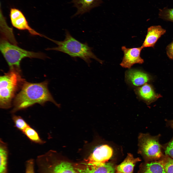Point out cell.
<instances>
[{"label": "cell", "mask_w": 173, "mask_h": 173, "mask_svg": "<svg viewBox=\"0 0 173 173\" xmlns=\"http://www.w3.org/2000/svg\"><path fill=\"white\" fill-rule=\"evenodd\" d=\"M48 84L47 81L35 83L25 81L20 91L15 97L11 113L13 114L36 103L43 105L48 101L60 107V104L55 100L49 91Z\"/></svg>", "instance_id": "cell-1"}, {"label": "cell", "mask_w": 173, "mask_h": 173, "mask_svg": "<svg viewBox=\"0 0 173 173\" xmlns=\"http://www.w3.org/2000/svg\"><path fill=\"white\" fill-rule=\"evenodd\" d=\"M65 31V38L62 41H57L46 37V38L57 45L56 47L47 48V50L61 52L73 58H79L88 65L91 62V59H94L102 64V61L96 57L93 52L92 48L86 43H82L76 40L67 30H66Z\"/></svg>", "instance_id": "cell-2"}, {"label": "cell", "mask_w": 173, "mask_h": 173, "mask_svg": "<svg viewBox=\"0 0 173 173\" xmlns=\"http://www.w3.org/2000/svg\"><path fill=\"white\" fill-rule=\"evenodd\" d=\"M10 68L8 72L0 76V107L3 109L11 107L16 93L25 81L21 76L20 68Z\"/></svg>", "instance_id": "cell-3"}, {"label": "cell", "mask_w": 173, "mask_h": 173, "mask_svg": "<svg viewBox=\"0 0 173 173\" xmlns=\"http://www.w3.org/2000/svg\"><path fill=\"white\" fill-rule=\"evenodd\" d=\"M57 156L50 150L37 156L35 160L37 173H78L71 163L60 160Z\"/></svg>", "instance_id": "cell-4"}, {"label": "cell", "mask_w": 173, "mask_h": 173, "mask_svg": "<svg viewBox=\"0 0 173 173\" xmlns=\"http://www.w3.org/2000/svg\"><path fill=\"white\" fill-rule=\"evenodd\" d=\"M2 34L0 39V50L10 68H20V62L25 58L43 59L46 57L42 53L30 51L20 48L10 42L4 35Z\"/></svg>", "instance_id": "cell-5"}, {"label": "cell", "mask_w": 173, "mask_h": 173, "mask_svg": "<svg viewBox=\"0 0 173 173\" xmlns=\"http://www.w3.org/2000/svg\"><path fill=\"white\" fill-rule=\"evenodd\" d=\"M160 134L152 136L148 133H140L138 137V153L146 162L159 160L165 156L162 145L160 142Z\"/></svg>", "instance_id": "cell-6"}, {"label": "cell", "mask_w": 173, "mask_h": 173, "mask_svg": "<svg viewBox=\"0 0 173 173\" xmlns=\"http://www.w3.org/2000/svg\"><path fill=\"white\" fill-rule=\"evenodd\" d=\"M113 153V148L109 145H99L95 147L85 162L93 164L106 163L112 157Z\"/></svg>", "instance_id": "cell-7"}, {"label": "cell", "mask_w": 173, "mask_h": 173, "mask_svg": "<svg viewBox=\"0 0 173 173\" xmlns=\"http://www.w3.org/2000/svg\"><path fill=\"white\" fill-rule=\"evenodd\" d=\"M9 15L11 24L14 27L19 30H27L33 35L44 36L29 26L24 15L19 9L15 8H11Z\"/></svg>", "instance_id": "cell-8"}, {"label": "cell", "mask_w": 173, "mask_h": 173, "mask_svg": "<svg viewBox=\"0 0 173 173\" xmlns=\"http://www.w3.org/2000/svg\"><path fill=\"white\" fill-rule=\"evenodd\" d=\"M143 48L142 46L128 48L123 46L122 49L124 53V56L120 65L123 68H130L135 64L142 63L144 60L141 57L140 54Z\"/></svg>", "instance_id": "cell-9"}, {"label": "cell", "mask_w": 173, "mask_h": 173, "mask_svg": "<svg viewBox=\"0 0 173 173\" xmlns=\"http://www.w3.org/2000/svg\"><path fill=\"white\" fill-rule=\"evenodd\" d=\"M76 165L75 167L78 173H115V167L111 162L93 164L85 162Z\"/></svg>", "instance_id": "cell-10"}, {"label": "cell", "mask_w": 173, "mask_h": 173, "mask_svg": "<svg viewBox=\"0 0 173 173\" xmlns=\"http://www.w3.org/2000/svg\"><path fill=\"white\" fill-rule=\"evenodd\" d=\"M125 79L128 84L133 86L137 87L146 83L150 78L148 74L142 71L131 69L126 71Z\"/></svg>", "instance_id": "cell-11"}, {"label": "cell", "mask_w": 173, "mask_h": 173, "mask_svg": "<svg viewBox=\"0 0 173 173\" xmlns=\"http://www.w3.org/2000/svg\"><path fill=\"white\" fill-rule=\"evenodd\" d=\"M166 31L165 29L159 25L150 27L148 29L147 35L141 46L143 48L154 47L158 39Z\"/></svg>", "instance_id": "cell-12"}, {"label": "cell", "mask_w": 173, "mask_h": 173, "mask_svg": "<svg viewBox=\"0 0 173 173\" xmlns=\"http://www.w3.org/2000/svg\"><path fill=\"white\" fill-rule=\"evenodd\" d=\"M71 3L77 10L72 17L89 12L93 9L99 6L102 3V0H72Z\"/></svg>", "instance_id": "cell-13"}, {"label": "cell", "mask_w": 173, "mask_h": 173, "mask_svg": "<svg viewBox=\"0 0 173 173\" xmlns=\"http://www.w3.org/2000/svg\"><path fill=\"white\" fill-rule=\"evenodd\" d=\"M135 91L139 98L148 104L159 97V95L155 94L151 85L147 83L136 88Z\"/></svg>", "instance_id": "cell-14"}, {"label": "cell", "mask_w": 173, "mask_h": 173, "mask_svg": "<svg viewBox=\"0 0 173 173\" xmlns=\"http://www.w3.org/2000/svg\"><path fill=\"white\" fill-rule=\"evenodd\" d=\"M141 161L139 158H134L131 154L128 153L123 161L115 167V173H133L136 164Z\"/></svg>", "instance_id": "cell-15"}, {"label": "cell", "mask_w": 173, "mask_h": 173, "mask_svg": "<svg viewBox=\"0 0 173 173\" xmlns=\"http://www.w3.org/2000/svg\"><path fill=\"white\" fill-rule=\"evenodd\" d=\"M140 168L138 173H166L162 159L159 160L146 162L141 165Z\"/></svg>", "instance_id": "cell-16"}, {"label": "cell", "mask_w": 173, "mask_h": 173, "mask_svg": "<svg viewBox=\"0 0 173 173\" xmlns=\"http://www.w3.org/2000/svg\"><path fill=\"white\" fill-rule=\"evenodd\" d=\"M8 149L7 144L0 140V173H8Z\"/></svg>", "instance_id": "cell-17"}, {"label": "cell", "mask_w": 173, "mask_h": 173, "mask_svg": "<svg viewBox=\"0 0 173 173\" xmlns=\"http://www.w3.org/2000/svg\"><path fill=\"white\" fill-rule=\"evenodd\" d=\"M22 132L30 140L33 142L40 144H44L46 142L45 141L40 138L36 131L30 125Z\"/></svg>", "instance_id": "cell-18"}, {"label": "cell", "mask_w": 173, "mask_h": 173, "mask_svg": "<svg viewBox=\"0 0 173 173\" xmlns=\"http://www.w3.org/2000/svg\"><path fill=\"white\" fill-rule=\"evenodd\" d=\"M12 119L14 123L15 127L22 132L29 125L20 116L13 114L12 116Z\"/></svg>", "instance_id": "cell-19"}, {"label": "cell", "mask_w": 173, "mask_h": 173, "mask_svg": "<svg viewBox=\"0 0 173 173\" xmlns=\"http://www.w3.org/2000/svg\"><path fill=\"white\" fill-rule=\"evenodd\" d=\"M159 17L166 20L173 22V8L165 7L159 9Z\"/></svg>", "instance_id": "cell-20"}, {"label": "cell", "mask_w": 173, "mask_h": 173, "mask_svg": "<svg viewBox=\"0 0 173 173\" xmlns=\"http://www.w3.org/2000/svg\"><path fill=\"white\" fill-rule=\"evenodd\" d=\"M162 159L166 173H173V159L165 155Z\"/></svg>", "instance_id": "cell-21"}, {"label": "cell", "mask_w": 173, "mask_h": 173, "mask_svg": "<svg viewBox=\"0 0 173 173\" xmlns=\"http://www.w3.org/2000/svg\"><path fill=\"white\" fill-rule=\"evenodd\" d=\"M162 145L164 154L173 159V136L169 142Z\"/></svg>", "instance_id": "cell-22"}, {"label": "cell", "mask_w": 173, "mask_h": 173, "mask_svg": "<svg viewBox=\"0 0 173 173\" xmlns=\"http://www.w3.org/2000/svg\"><path fill=\"white\" fill-rule=\"evenodd\" d=\"M35 160L31 158L27 160L25 163V173H35Z\"/></svg>", "instance_id": "cell-23"}, {"label": "cell", "mask_w": 173, "mask_h": 173, "mask_svg": "<svg viewBox=\"0 0 173 173\" xmlns=\"http://www.w3.org/2000/svg\"><path fill=\"white\" fill-rule=\"evenodd\" d=\"M166 52L168 57L173 59V41L169 44L166 48Z\"/></svg>", "instance_id": "cell-24"}, {"label": "cell", "mask_w": 173, "mask_h": 173, "mask_svg": "<svg viewBox=\"0 0 173 173\" xmlns=\"http://www.w3.org/2000/svg\"><path fill=\"white\" fill-rule=\"evenodd\" d=\"M167 125L170 127L173 130V119L166 120Z\"/></svg>", "instance_id": "cell-25"}]
</instances>
